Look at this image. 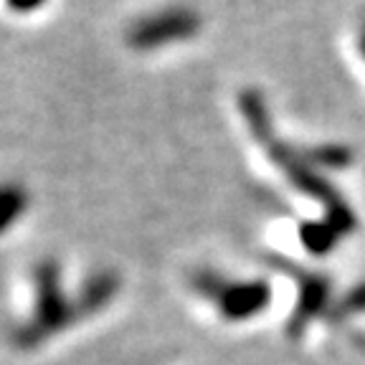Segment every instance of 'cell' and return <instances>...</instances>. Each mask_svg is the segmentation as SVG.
Instances as JSON below:
<instances>
[{"instance_id":"obj_1","label":"cell","mask_w":365,"mask_h":365,"mask_svg":"<svg viewBox=\"0 0 365 365\" xmlns=\"http://www.w3.org/2000/svg\"><path fill=\"white\" fill-rule=\"evenodd\" d=\"M239 109L244 114L251 137L262 145V150H267L269 160H272L274 165L289 178V182L297 190H302V193L312 195V198H317L322 203V208L327 213V223L335 228L337 234H350L355 228L353 211L340 198V193L332 185H327L325 178H319L314 173V168L299 155V148H292V145L282 143L279 137H277L272 117H269L267 99H264L262 91L257 89L239 91Z\"/></svg>"},{"instance_id":"obj_9","label":"cell","mask_w":365,"mask_h":365,"mask_svg":"<svg viewBox=\"0 0 365 365\" xmlns=\"http://www.w3.org/2000/svg\"><path fill=\"white\" fill-rule=\"evenodd\" d=\"M358 48H360V53H363V58H365V23L360 26V34H358Z\"/></svg>"},{"instance_id":"obj_4","label":"cell","mask_w":365,"mask_h":365,"mask_svg":"<svg viewBox=\"0 0 365 365\" xmlns=\"http://www.w3.org/2000/svg\"><path fill=\"white\" fill-rule=\"evenodd\" d=\"M200 289H205V294H211L218 302V309L231 319L251 317L254 312L267 307L269 299V289L262 282H254V284H221V282L211 279V277H200Z\"/></svg>"},{"instance_id":"obj_5","label":"cell","mask_w":365,"mask_h":365,"mask_svg":"<svg viewBox=\"0 0 365 365\" xmlns=\"http://www.w3.org/2000/svg\"><path fill=\"white\" fill-rule=\"evenodd\" d=\"M299 155L307 160L312 168H330V170H342L353 165V150L337 143L312 145V148H299Z\"/></svg>"},{"instance_id":"obj_3","label":"cell","mask_w":365,"mask_h":365,"mask_svg":"<svg viewBox=\"0 0 365 365\" xmlns=\"http://www.w3.org/2000/svg\"><path fill=\"white\" fill-rule=\"evenodd\" d=\"M200 31V16L190 8H165L140 18L127 31V43L135 51H155L168 43L193 38Z\"/></svg>"},{"instance_id":"obj_6","label":"cell","mask_w":365,"mask_h":365,"mask_svg":"<svg viewBox=\"0 0 365 365\" xmlns=\"http://www.w3.org/2000/svg\"><path fill=\"white\" fill-rule=\"evenodd\" d=\"M337 231L330 226V223H312V226H304L302 228V239L304 244L309 246V249L314 251V254H322V251H327L332 246V241H335Z\"/></svg>"},{"instance_id":"obj_2","label":"cell","mask_w":365,"mask_h":365,"mask_svg":"<svg viewBox=\"0 0 365 365\" xmlns=\"http://www.w3.org/2000/svg\"><path fill=\"white\" fill-rule=\"evenodd\" d=\"M114 292V279L112 277H99L86 287V299L81 304H66L63 302L61 292H58L56 282V269L51 264L38 269V309L36 317L29 325L23 327V332H18L16 340L23 348H31L34 342L43 340L46 335H51L53 330L63 327L71 317L76 314H86L91 309L102 307Z\"/></svg>"},{"instance_id":"obj_7","label":"cell","mask_w":365,"mask_h":365,"mask_svg":"<svg viewBox=\"0 0 365 365\" xmlns=\"http://www.w3.org/2000/svg\"><path fill=\"white\" fill-rule=\"evenodd\" d=\"M23 208H26V193H23L21 188H16V185H8L6 190H3V228H8L13 223V218L18 216V213H23Z\"/></svg>"},{"instance_id":"obj_8","label":"cell","mask_w":365,"mask_h":365,"mask_svg":"<svg viewBox=\"0 0 365 365\" xmlns=\"http://www.w3.org/2000/svg\"><path fill=\"white\" fill-rule=\"evenodd\" d=\"M43 3L46 0H8L11 11H16V13H34L36 8H41Z\"/></svg>"}]
</instances>
